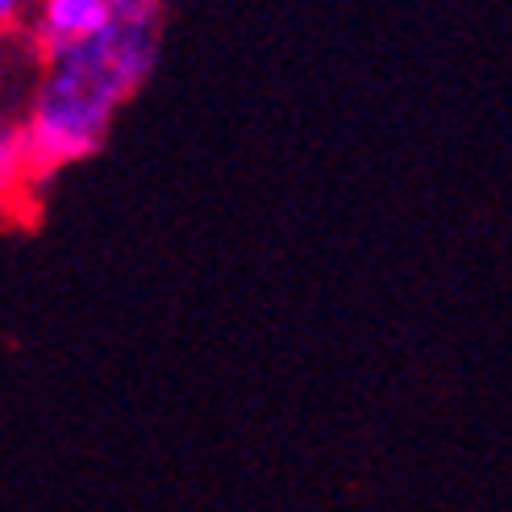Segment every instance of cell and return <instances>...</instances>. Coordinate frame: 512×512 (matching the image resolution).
<instances>
[{"mask_svg":"<svg viewBox=\"0 0 512 512\" xmlns=\"http://www.w3.org/2000/svg\"><path fill=\"white\" fill-rule=\"evenodd\" d=\"M113 21V17H109ZM134 84L121 75L113 55V25L96 38L75 42L55 55V71L38 96L34 121L25 125V163L38 171L63 167L100 146L109 130V117Z\"/></svg>","mask_w":512,"mask_h":512,"instance_id":"obj_1","label":"cell"},{"mask_svg":"<svg viewBox=\"0 0 512 512\" xmlns=\"http://www.w3.org/2000/svg\"><path fill=\"white\" fill-rule=\"evenodd\" d=\"M25 163V134L0 130V179H13V171Z\"/></svg>","mask_w":512,"mask_h":512,"instance_id":"obj_3","label":"cell"},{"mask_svg":"<svg viewBox=\"0 0 512 512\" xmlns=\"http://www.w3.org/2000/svg\"><path fill=\"white\" fill-rule=\"evenodd\" d=\"M109 17H113L109 0H50L42 9V38L50 46V59L75 42L96 38L109 25Z\"/></svg>","mask_w":512,"mask_h":512,"instance_id":"obj_2","label":"cell"},{"mask_svg":"<svg viewBox=\"0 0 512 512\" xmlns=\"http://www.w3.org/2000/svg\"><path fill=\"white\" fill-rule=\"evenodd\" d=\"M13 13H17L13 0H0V17H13Z\"/></svg>","mask_w":512,"mask_h":512,"instance_id":"obj_4","label":"cell"}]
</instances>
